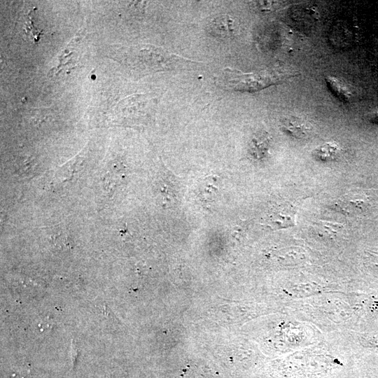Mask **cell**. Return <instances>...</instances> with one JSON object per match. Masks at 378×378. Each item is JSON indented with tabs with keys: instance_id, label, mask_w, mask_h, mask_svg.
Listing matches in <instances>:
<instances>
[{
	"instance_id": "obj_1",
	"label": "cell",
	"mask_w": 378,
	"mask_h": 378,
	"mask_svg": "<svg viewBox=\"0 0 378 378\" xmlns=\"http://www.w3.org/2000/svg\"><path fill=\"white\" fill-rule=\"evenodd\" d=\"M295 73H281L262 71L244 74L230 68L225 69L220 76L215 78L218 85L237 91L255 92L271 85L279 83L285 79L295 76Z\"/></svg>"
},
{
	"instance_id": "obj_2",
	"label": "cell",
	"mask_w": 378,
	"mask_h": 378,
	"mask_svg": "<svg viewBox=\"0 0 378 378\" xmlns=\"http://www.w3.org/2000/svg\"><path fill=\"white\" fill-rule=\"evenodd\" d=\"M339 204L347 214L370 215L378 209V190L368 189L352 192L343 196Z\"/></svg>"
},
{
	"instance_id": "obj_3",
	"label": "cell",
	"mask_w": 378,
	"mask_h": 378,
	"mask_svg": "<svg viewBox=\"0 0 378 378\" xmlns=\"http://www.w3.org/2000/svg\"><path fill=\"white\" fill-rule=\"evenodd\" d=\"M237 20L229 15L216 17L208 26L210 34L220 38L232 37L237 34Z\"/></svg>"
},
{
	"instance_id": "obj_4",
	"label": "cell",
	"mask_w": 378,
	"mask_h": 378,
	"mask_svg": "<svg viewBox=\"0 0 378 378\" xmlns=\"http://www.w3.org/2000/svg\"><path fill=\"white\" fill-rule=\"evenodd\" d=\"M281 127L286 134L295 139L306 138L312 132V125L307 121L295 116L285 118Z\"/></svg>"
},
{
	"instance_id": "obj_5",
	"label": "cell",
	"mask_w": 378,
	"mask_h": 378,
	"mask_svg": "<svg viewBox=\"0 0 378 378\" xmlns=\"http://www.w3.org/2000/svg\"><path fill=\"white\" fill-rule=\"evenodd\" d=\"M341 153V148L335 142H326L312 151L314 159L322 162L334 161Z\"/></svg>"
},
{
	"instance_id": "obj_6",
	"label": "cell",
	"mask_w": 378,
	"mask_h": 378,
	"mask_svg": "<svg viewBox=\"0 0 378 378\" xmlns=\"http://www.w3.org/2000/svg\"><path fill=\"white\" fill-rule=\"evenodd\" d=\"M326 83L330 92L340 101L348 102L352 98L353 94L346 84L337 78L327 76Z\"/></svg>"
},
{
	"instance_id": "obj_7",
	"label": "cell",
	"mask_w": 378,
	"mask_h": 378,
	"mask_svg": "<svg viewBox=\"0 0 378 378\" xmlns=\"http://www.w3.org/2000/svg\"><path fill=\"white\" fill-rule=\"evenodd\" d=\"M197 196L204 203H211L215 200L218 193L217 179L213 177L206 178L198 186Z\"/></svg>"
},
{
	"instance_id": "obj_8",
	"label": "cell",
	"mask_w": 378,
	"mask_h": 378,
	"mask_svg": "<svg viewBox=\"0 0 378 378\" xmlns=\"http://www.w3.org/2000/svg\"><path fill=\"white\" fill-rule=\"evenodd\" d=\"M270 139L267 134H260L252 140L251 152L255 158H262L269 150Z\"/></svg>"
},
{
	"instance_id": "obj_9",
	"label": "cell",
	"mask_w": 378,
	"mask_h": 378,
	"mask_svg": "<svg viewBox=\"0 0 378 378\" xmlns=\"http://www.w3.org/2000/svg\"><path fill=\"white\" fill-rule=\"evenodd\" d=\"M370 258L372 261V262L374 265H377L378 266V253H370Z\"/></svg>"
},
{
	"instance_id": "obj_10",
	"label": "cell",
	"mask_w": 378,
	"mask_h": 378,
	"mask_svg": "<svg viewBox=\"0 0 378 378\" xmlns=\"http://www.w3.org/2000/svg\"><path fill=\"white\" fill-rule=\"evenodd\" d=\"M373 119L378 120V110L375 111L372 115Z\"/></svg>"
}]
</instances>
